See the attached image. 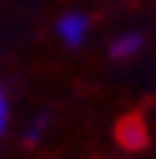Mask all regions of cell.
Here are the masks:
<instances>
[{
  "label": "cell",
  "instance_id": "obj_1",
  "mask_svg": "<svg viewBox=\"0 0 156 159\" xmlns=\"http://www.w3.org/2000/svg\"><path fill=\"white\" fill-rule=\"evenodd\" d=\"M91 25H94V22H91L88 13H81V10H66V13L56 19L53 34L59 38L62 47L78 50V47H85V44H88V38H91Z\"/></svg>",
  "mask_w": 156,
  "mask_h": 159
},
{
  "label": "cell",
  "instance_id": "obj_2",
  "mask_svg": "<svg viewBox=\"0 0 156 159\" xmlns=\"http://www.w3.org/2000/svg\"><path fill=\"white\" fill-rule=\"evenodd\" d=\"M144 50V34L140 31H125L109 41V56L112 59H134Z\"/></svg>",
  "mask_w": 156,
  "mask_h": 159
},
{
  "label": "cell",
  "instance_id": "obj_3",
  "mask_svg": "<svg viewBox=\"0 0 156 159\" xmlns=\"http://www.w3.org/2000/svg\"><path fill=\"white\" fill-rule=\"evenodd\" d=\"M119 140H122L125 147H131V150L144 147V143H147V134H144V125H140V122H125V125L119 128Z\"/></svg>",
  "mask_w": 156,
  "mask_h": 159
},
{
  "label": "cell",
  "instance_id": "obj_4",
  "mask_svg": "<svg viewBox=\"0 0 156 159\" xmlns=\"http://www.w3.org/2000/svg\"><path fill=\"white\" fill-rule=\"evenodd\" d=\"M47 128H50V116H34L31 122H28V128H25V140L28 143H41L44 140V134H47Z\"/></svg>",
  "mask_w": 156,
  "mask_h": 159
},
{
  "label": "cell",
  "instance_id": "obj_5",
  "mask_svg": "<svg viewBox=\"0 0 156 159\" xmlns=\"http://www.w3.org/2000/svg\"><path fill=\"white\" fill-rule=\"evenodd\" d=\"M7 128H10V100L3 94V84H0V137L7 134Z\"/></svg>",
  "mask_w": 156,
  "mask_h": 159
}]
</instances>
